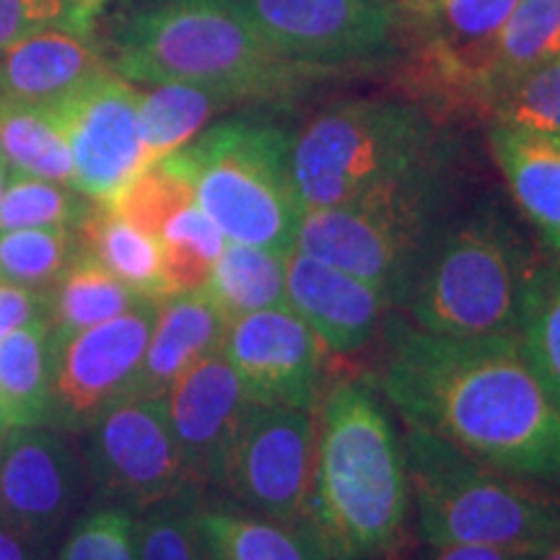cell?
Returning <instances> with one entry per match:
<instances>
[{
  "label": "cell",
  "mask_w": 560,
  "mask_h": 560,
  "mask_svg": "<svg viewBox=\"0 0 560 560\" xmlns=\"http://www.w3.org/2000/svg\"><path fill=\"white\" fill-rule=\"evenodd\" d=\"M384 338L376 389L405 425L495 470L560 488V410L524 361L516 335L444 338L389 314Z\"/></svg>",
  "instance_id": "1"
},
{
  "label": "cell",
  "mask_w": 560,
  "mask_h": 560,
  "mask_svg": "<svg viewBox=\"0 0 560 560\" xmlns=\"http://www.w3.org/2000/svg\"><path fill=\"white\" fill-rule=\"evenodd\" d=\"M410 511L405 446L366 380L325 389L310 524L330 560L380 558L400 542Z\"/></svg>",
  "instance_id": "2"
},
{
  "label": "cell",
  "mask_w": 560,
  "mask_h": 560,
  "mask_svg": "<svg viewBox=\"0 0 560 560\" xmlns=\"http://www.w3.org/2000/svg\"><path fill=\"white\" fill-rule=\"evenodd\" d=\"M109 66L125 81L195 83L242 102H280L338 70L272 50L226 0H153L115 24Z\"/></svg>",
  "instance_id": "3"
},
{
  "label": "cell",
  "mask_w": 560,
  "mask_h": 560,
  "mask_svg": "<svg viewBox=\"0 0 560 560\" xmlns=\"http://www.w3.org/2000/svg\"><path fill=\"white\" fill-rule=\"evenodd\" d=\"M405 467L418 529L429 545L548 556L560 545V495L470 457L450 441L405 425Z\"/></svg>",
  "instance_id": "4"
},
{
  "label": "cell",
  "mask_w": 560,
  "mask_h": 560,
  "mask_svg": "<svg viewBox=\"0 0 560 560\" xmlns=\"http://www.w3.org/2000/svg\"><path fill=\"white\" fill-rule=\"evenodd\" d=\"M439 166H450V143L431 112L410 102L335 104L291 140L301 210L342 206Z\"/></svg>",
  "instance_id": "5"
},
{
  "label": "cell",
  "mask_w": 560,
  "mask_h": 560,
  "mask_svg": "<svg viewBox=\"0 0 560 560\" xmlns=\"http://www.w3.org/2000/svg\"><path fill=\"white\" fill-rule=\"evenodd\" d=\"M291 140L265 117H234L170 156L190 179L195 202L229 242L289 255L304 213L293 185Z\"/></svg>",
  "instance_id": "6"
},
{
  "label": "cell",
  "mask_w": 560,
  "mask_h": 560,
  "mask_svg": "<svg viewBox=\"0 0 560 560\" xmlns=\"http://www.w3.org/2000/svg\"><path fill=\"white\" fill-rule=\"evenodd\" d=\"M446 170H429L342 206L304 210L296 249L366 280L397 310L446 229Z\"/></svg>",
  "instance_id": "7"
},
{
  "label": "cell",
  "mask_w": 560,
  "mask_h": 560,
  "mask_svg": "<svg viewBox=\"0 0 560 560\" xmlns=\"http://www.w3.org/2000/svg\"><path fill=\"white\" fill-rule=\"evenodd\" d=\"M532 265L516 234L493 213L444 229L420 265L402 310L444 338L516 335Z\"/></svg>",
  "instance_id": "8"
},
{
  "label": "cell",
  "mask_w": 560,
  "mask_h": 560,
  "mask_svg": "<svg viewBox=\"0 0 560 560\" xmlns=\"http://www.w3.org/2000/svg\"><path fill=\"white\" fill-rule=\"evenodd\" d=\"M317 467V410L247 405L221 488L265 520L310 524Z\"/></svg>",
  "instance_id": "9"
},
{
  "label": "cell",
  "mask_w": 560,
  "mask_h": 560,
  "mask_svg": "<svg viewBox=\"0 0 560 560\" xmlns=\"http://www.w3.org/2000/svg\"><path fill=\"white\" fill-rule=\"evenodd\" d=\"M89 467L109 499L149 511L192 488L166 397L128 395L94 420Z\"/></svg>",
  "instance_id": "10"
},
{
  "label": "cell",
  "mask_w": 560,
  "mask_h": 560,
  "mask_svg": "<svg viewBox=\"0 0 560 560\" xmlns=\"http://www.w3.org/2000/svg\"><path fill=\"white\" fill-rule=\"evenodd\" d=\"M272 50L296 62L342 68L382 60L397 39L389 0H226Z\"/></svg>",
  "instance_id": "11"
},
{
  "label": "cell",
  "mask_w": 560,
  "mask_h": 560,
  "mask_svg": "<svg viewBox=\"0 0 560 560\" xmlns=\"http://www.w3.org/2000/svg\"><path fill=\"white\" fill-rule=\"evenodd\" d=\"M138 107V91L109 68L50 107L73 156V190L112 202L145 170Z\"/></svg>",
  "instance_id": "12"
},
{
  "label": "cell",
  "mask_w": 560,
  "mask_h": 560,
  "mask_svg": "<svg viewBox=\"0 0 560 560\" xmlns=\"http://www.w3.org/2000/svg\"><path fill=\"white\" fill-rule=\"evenodd\" d=\"M221 353L252 405L317 410L325 397L327 348L289 306L231 319Z\"/></svg>",
  "instance_id": "13"
},
{
  "label": "cell",
  "mask_w": 560,
  "mask_h": 560,
  "mask_svg": "<svg viewBox=\"0 0 560 560\" xmlns=\"http://www.w3.org/2000/svg\"><path fill=\"white\" fill-rule=\"evenodd\" d=\"M159 299L52 346L55 408L70 425H94L112 402L130 395L149 348Z\"/></svg>",
  "instance_id": "14"
},
{
  "label": "cell",
  "mask_w": 560,
  "mask_h": 560,
  "mask_svg": "<svg viewBox=\"0 0 560 560\" xmlns=\"http://www.w3.org/2000/svg\"><path fill=\"white\" fill-rule=\"evenodd\" d=\"M520 0H420L425 91L450 107L490 112V60L501 26Z\"/></svg>",
  "instance_id": "15"
},
{
  "label": "cell",
  "mask_w": 560,
  "mask_h": 560,
  "mask_svg": "<svg viewBox=\"0 0 560 560\" xmlns=\"http://www.w3.org/2000/svg\"><path fill=\"white\" fill-rule=\"evenodd\" d=\"M247 405L240 376L221 350L187 369L166 392L170 423L192 488H221L231 441Z\"/></svg>",
  "instance_id": "16"
},
{
  "label": "cell",
  "mask_w": 560,
  "mask_h": 560,
  "mask_svg": "<svg viewBox=\"0 0 560 560\" xmlns=\"http://www.w3.org/2000/svg\"><path fill=\"white\" fill-rule=\"evenodd\" d=\"M285 306L312 327L327 353L350 355L374 342L392 312L382 291L293 249L285 255Z\"/></svg>",
  "instance_id": "17"
},
{
  "label": "cell",
  "mask_w": 560,
  "mask_h": 560,
  "mask_svg": "<svg viewBox=\"0 0 560 560\" xmlns=\"http://www.w3.org/2000/svg\"><path fill=\"white\" fill-rule=\"evenodd\" d=\"M81 493L79 462L58 436L11 431L0 446V514L30 537L52 532Z\"/></svg>",
  "instance_id": "18"
},
{
  "label": "cell",
  "mask_w": 560,
  "mask_h": 560,
  "mask_svg": "<svg viewBox=\"0 0 560 560\" xmlns=\"http://www.w3.org/2000/svg\"><path fill=\"white\" fill-rule=\"evenodd\" d=\"M226 330V314L206 289L161 296L149 348L130 395L166 397L187 369L210 353H219Z\"/></svg>",
  "instance_id": "19"
},
{
  "label": "cell",
  "mask_w": 560,
  "mask_h": 560,
  "mask_svg": "<svg viewBox=\"0 0 560 560\" xmlns=\"http://www.w3.org/2000/svg\"><path fill=\"white\" fill-rule=\"evenodd\" d=\"M107 68L81 34L45 30L0 50V96L50 109Z\"/></svg>",
  "instance_id": "20"
},
{
  "label": "cell",
  "mask_w": 560,
  "mask_h": 560,
  "mask_svg": "<svg viewBox=\"0 0 560 560\" xmlns=\"http://www.w3.org/2000/svg\"><path fill=\"white\" fill-rule=\"evenodd\" d=\"M488 140L511 198L545 247L560 255V138L493 120Z\"/></svg>",
  "instance_id": "21"
},
{
  "label": "cell",
  "mask_w": 560,
  "mask_h": 560,
  "mask_svg": "<svg viewBox=\"0 0 560 560\" xmlns=\"http://www.w3.org/2000/svg\"><path fill=\"white\" fill-rule=\"evenodd\" d=\"M55 408L50 319L0 340V433L34 429Z\"/></svg>",
  "instance_id": "22"
},
{
  "label": "cell",
  "mask_w": 560,
  "mask_h": 560,
  "mask_svg": "<svg viewBox=\"0 0 560 560\" xmlns=\"http://www.w3.org/2000/svg\"><path fill=\"white\" fill-rule=\"evenodd\" d=\"M198 529L210 560H330L312 524L198 509Z\"/></svg>",
  "instance_id": "23"
},
{
  "label": "cell",
  "mask_w": 560,
  "mask_h": 560,
  "mask_svg": "<svg viewBox=\"0 0 560 560\" xmlns=\"http://www.w3.org/2000/svg\"><path fill=\"white\" fill-rule=\"evenodd\" d=\"M79 247L89 252L104 270L112 272L122 285L138 296H170L164 278V255L153 234L132 226L109 206L96 202L83 223L75 229Z\"/></svg>",
  "instance_id": "24"
},
{
  "label": "cell",
  "mask_w": 560,
  "mask_h": 560,
  "mask_svg": "<svg viewBox=\"0 0 560 560\" xmlns=\"http://www.w3.org/2000/svg\"><path fill=\"white\" fill-rule=\"evenodd\" d=\"M145 296H138L112 272L102 268L89 252L79 247L73 262L62 270L50 289V340L60 346L89 327L102 325L136 310Z\"/></svg>",
  "instance_id": "25"
},
{
  "label": "cell",
  "mask_w": 560,
  "mask_h": 560,
  "mask_svg": "<svg viewBox=\"0 0 560 560\" xmlns=\"http://www.w3.org/2000/svg\"><path fill=\"white\" fill-rule=\"evenodd\" d=\"M231 104L236 102L223 91L195 83H156L149 94H140L138 122L145 166L190 143L210 117Z\"/></svg>",
  "instance_id": "26"
},
{
  "label": "cell",
  "mask_w": 560,
  "mask_h": 560,
  "mask_svg": "<svg viewBox=\"0 0 560 560\" xmlns=\"http://www.w3.org/2000/svg\"><path fill=\"white\" fill-rule=\"evenodd\" d=\"M226 319L285 306V255L229 242L202 285Z\"/></svg>",
  "instance_id": "27"
},
{
  "label": "cell",
  "mask_w": 560,
  "mask_h": 560,
  "mask_svg": "<svg viewBox=\"0 0 560 560\" xmlns=\"http://www.w3.org/2000/svg\"><path fill=\"white\" fill-rule=\"evenodd\" d=\"M0 153L11 172L73 185V156L50 109L0 96Z\"/></svg>",
  "instance_id": "28"
},
{
  "label": "cell",
  "mask_w": 560,
  "mask_h": 560,
  "mask_svg": "<svg viewBox=\"0 0 560 560\" xmlns=\"http://www.w3.org/2000/svg\"><path fill=\"white\" fill-rule=\"evenodd\" d=\"M560 58V0H520L490 60V107L511 81Z\"/></svg>",
  "instance_id": "29"
},
{
  "label": "cell",
  "mask_w": 560,
  "mask_h": 560,
  "mask_svg": "<svg viewBox=\"0 0 560 560\" xmlns=\"http://www.w3.org/2000/svg\"><path fill=\"white\" fill-rule=\"evenodd\" d=\"M516 340L532 374L560 410V255L532 268Z\"/></svg>",
  "instance_id": "30"
},
{
  "label": "cell",
  "mask_w": 560,
  "mask_h": 560,
  "mask_svg": "<svg viewBox=\"0 0 560 560\" xmlns=\"http://www.w3.org/2000/svg\"><path fill=\"white\" fill-rule=\"evenodd\" d=\"M164 278L170 293L198 291L208 283L213 262L226 247V236L198 202L179 208L159 231Z\"/></svg>",
  "instance_id": "31"
},
{
  "label": "cell",
  "mask_w": 560,
  "mask_h": 560,
  "mask_svg": "<svg viewBox=\"0 0 560 560\" xmlns=\"http://www.w3.org/2000/svg\"><path fill=\"white\" fill-rule=\"evenodd\" d=\"M79 236L73 229H0V283L47 291L73 262Z\"/></svg>",
  "instance_id": "32"
},
{
  "label": "cell",
  "mask_w": 560,
  "mask_h": 560,
  "mask_svg": "<svg viewBox=\"0 0 560 560\" xmlns=\"http://www.w3.org/2000/svg\"><path fill=\"white\" fill-rule=\"evenodd\" d=\"M96 202L60 182L13 174L0 198V229H79Z\"/></svg>",
  "instance_id": "33"
},
{
  "label": "cell",
  "mask_w": 560,
  "mask_h": 560,
  "mask_svg": "<svg viewBox=\"0 0 560 560\" xmlns=\"http://www.w3.org/2000/svg\"><path fill=\"white\" fill-rule=\"evenodd\" d=\"M190 202H195L190 179L179 170L174 156H164L138 172L115 200L102 202V206H109L132 226L143 229L145 234L159 236L166 219Z\"/></svg>",
  "instance_id": "34"
},
{
  "label": "cell",
  "mask_w": 560,
  "mask_h": 560,
  "mask_svg": "<svg viewBox=\"0 0 560 560\" xmlns=\"http://www.w3.org/2000/svg\"><path fill=\"white\" fill-rule=\"evenodd\" d=\"M138 560H210L198 529L195 488L149 509L145 520L136 524Z\"/></svg>",
  "instance_id": "35"
},
{
  "label": "cell",
  "mask_w": 560,
  "mask_h": 560,
  "mask_svg": "<svg viewBox=\"0 0 560 560\" xmlns=\"http://www.w3.org/2000/svg\"><path fill=\"white\" fill-rule=\"evenodd\" d=\"M493 120L560 138V58L511 81L493 100Z\"/></svg>",
  "instance_id": "36"
},
{
  "label": "cell",
  "mask_w": 560,
  "mask_h": 560,
  "mask_svg": "<svg viewBox=\"0 0 560 560\" xmlns=\"http://www.w3.org/2000/svg\"><path fill=\"white\" fill-rule=\"evenodd\" d=\"M60 560H138L136 522L122 509H102L68 537Z\"/></svg>",
  "instance_id": "37"
},
{
  "label": "cell",
  "mask_w": 560,
  "mask_h": 560,
  "mask_svg": "<svg viewBox=\"0 0 560 560\" xmlns=\"http://www.w3.org/2000/svg\"><path fill=\"white\" fill-rule=\"evenodd\" d=\"M45 30L83 34L68 0H0V50Z\"/></svg>",
  "instance_id": "38"
},
{
  "label": "cell",
  "mask_w": 560,
  "mask_h": 560,
  "mask_svg": "<svg viewBox=\"0 0 560 560\" xmlns=\"http://www.w3.org/2000/svg\"><path fill=\"white\" fill-rule=\"evenodd\" d=\"M37 319H50V289L37 291L0 283V340Z\"/></svg>",
  "instance_id": "39"
},
{
  "label": "cell",
  "mask_w": 560,
  "mask_h": 560,
  "mask_svg": "<svg viewBox=\"0 0 560 560\" xmlns=\"http://www.w3.org/2000/svg\"><path fill=\"white\" fill-rule=\"evenodd\" d=\"M431 552L420 560H542L527 552L488 548V545H431Z\"/></svg>",
  "instance_id": "40"
},
{
  "label": "cell",
  "mask_w": 560,
  "mask_h": 560,
  "mask_svg": "<svg viewBox=\"0 0 560 560\" xmlns=\"http://www.w3.org/2000/svg\"><path fill=\"white\" fill-rule=\"evenodd\" d=\"M0 560H26L24 542L5 529H0Z\"/></svg>",
  "instance_id": "41"
},
{
  "label": "cell",
  "mask_w": 560,
  "mask_h": 560,
  "mask_svg": "<svg viewBox=\"0 0 560 560\" xmlns=\"http://www.w3.org/2000/svg\"><path fill=\"white\" fill-rule=\"evenodd\" d=\"M68 3H70V9H73L75 19H79L81 30L86 32L89 24H91V16H94L96 9H100L104 0H68Z\"/></svg>",
  "instance_id": "42"
},
{
  "label": "cell",
  "mask_w": 560,
  "mask_h": 560,
  "mask_svg": "<svg viewBox=\"0 0 560 560\" xmlns=\"http://www.w3.org/2000/svg\"><path fill=\"white\" fill-rule=\"evenodd\" d=\"M11 177H13V174H11L9 161H5L3 153H0V198H3V192H5V187H9Z\"/></svg>",
  "instance_id": "43"
},
{
  "label": "cell",
  "mask_w": 560,
  "mask_h": 560,
  "mask_svg": "<svg viewBox=\"0 0 560 560\" xmlns=\"http://www.w3.org/2000/svg\"><path fill=\"white\" fill-rule=\"evenodd\" d=\"M542 560H560V545H558V548H552L548 556H542Z\"/></svg>",
  "instance_id": "44"
},
{
  "label": "cell",
  "mask_w": 560,
  "mask_h": 560,
  "mask_svg": "<svg viewBox=\"0 0 560 560\" xmlns=\"http://www.w3.org/2000/svg\"><path fill=\"white\" fill-rule=\"evenodd\" d=\"M3 439H5V436H3V433H0V441H3Z\"/></svg>",
  "instance_id": "45"
}]
</instances>
